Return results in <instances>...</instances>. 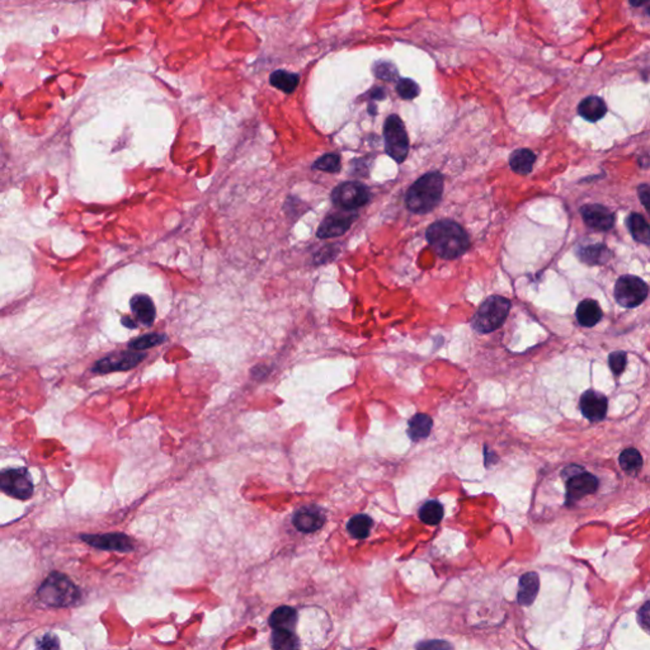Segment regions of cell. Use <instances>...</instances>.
<instances>
[{
	"mask_svg": "<svg viewBox=\"0 0 650 650\" xmlns=\"http://www.w3.org/2000/svg\"><path fill=\"white\" fill-rule=\"evenodd\" d=\"M582 217L589 228L607 232L615 224V217L610 210L601 205H586L581 209Z\"/></svg>",
	"mask_w": 650,
	"mask_h": 650,
	"instance_id": "4fadbf2b",
	"label": "cell"
},
{
	"mask_svg": "<svg viewBox=\"0 0 650 650\" xmlns=\"http://www.w3.org/2000/svg\"><path fill=\"white\" fill-rule=\"evenodd\" d=\"M607 107L602 98L592 95L587 97L579 103L578 113L589 122H596L606 115Z\"/></svg>",
	"mask_w": 650,
	"mask_h": 650,
	"instance_id": "ac0fdd59",
	"label": "cell"
},
{
	"mask_svg": "<svg viewBox=\"0 0 650 650\" xmlns=\"http://www.w3.org/2000/svg\"><path fill=\"white\" fill-rule=\"evenodd\" d=\"M579 257L584 263L596 266V264L606 263L611 257V252L604 244L598 243V244H592V245L582 248Z\"/></svg>",
	"mask_w": 650,
	"mask_h": 650,
	"instance_id": "603a6c76",
	"label": "cell"
},
{
	"mask_svg": "<svg viewBox=\"0 0 650 650\" xmlns=\"http://www.w3.org/2000/svg\"><path fill=\"white\" fill-rule=\"evenodd\" d=\"M39 600L51 607H69L79 601L80 592L77 586L62 573L50 574L39 588Z\"/></svg>",
	"mask_w": 650,
	"mask_h": 650,
	"instance_id": "277c9868",
	"label": "cell"
},
{
	"mask_svg": "<svg viewBox=\"0 0 650 650\" xmlns=\"http://www.w3.org/2000/svg\"><path fill=\"white\" fill-rule=\"evenodd\" d=\"M356 216V214L351 215V214H344V212H335L332 215H328L322 221V224L319 225L317 232V238L328 239V238L341 236L344 232H349V229Z\"/></svg>",
	"mask_w": 650,
	"mask_h": 650,
	"instance_id": "7c38bea8",
	"label": "cell"
},
{
	"mask_svg": "<svg viewBox=\"0 0 650 650\" xmlns=\"http://www.w3.org/2000/svg\"><path fill=\"white\" fill-rule=\"evenodd\" d=\"M272 86L285 93H292L299 86L300 77L297 74L288 73L286 70H276L270 77Z\"/></svg>",
	"mask_w": 650,
	"mask_h": 650,
	"instance_id": "cb8c5ba5",
	"label": "cell"
},
{
	"mask_svg": "<svg viewBox=\"0 0 650 650\" xmlns=\"http://www.w3.org/2000/svg\"><path fill=\"white\" fill-rule=\"evenodd\" d=\"M313 169L326 173H337L341 171V158L337 154L323 155L313 164Z\"/></svg>",
	"mask_w": 650,
	"mask_h": 650,
	"instance_id": "4dcf8cb0",
	"label": "cell"
},
{
	"mask_svg": "<svg viewBox=\"0 0 650 650\" xmlns=\"http://www.w3.org/2000/svg\"><path fill=\"white\" fill-rule=\"evenodd\" d=\"M145 353L130 349L111 353L104 358L97 361L92 369L94 373H109V372L127 371L136 367L145 358Z\"/></svg>",
	"mask_w": 650,
	"mask_h": 650,
	"instance_id": "9c48e42d",
	"label": "cell"
},
{
	"mask_svg": "<svg viewBox=\"0 0 650 650\" xmlns=\"http://www.w3.org/2000/svg\"><path fill=\"white\" fill-rule=\"evenodd\" d=\"M432 426H434V420L429 416L416 414L409 420L408 436L411 437V441L418 442L420 440H425L431 434Z\"/></svg>",
	"mask_w": 650,
	"mask_h": 650,
	"instance_id": "44dd1931",
	"label": "cell"
},
{
	"mask_svg": "<svg viewBox=\"0 0 650 650\" xmlns=\"http://www.w3.org/2000/svg\"><path fill=\"white\" fill-rule=\"evenodd\" d=\"M648 13H649V16H650V7L649 8H648Z\"/></svg>",
	"mask_w": 650,
	"mask_h": 650,
	"instance_id": "ab89813d",
	"label": "cell"
},
{
	"mask_svg": "<svg viewBox=\"0 0 650 650\" xmlns=\"http://www.w3.org/2000/svg\"><path fill=\"white\" fill-rule=\"evenodd\" d=\"M419 519L429 526H436L443 519V507L437 501H428L419 510Z\"/></svg>",
	"mask_w": 650,
	"mask_h": 650,
	"instance_id": "4316f807",
	"label": "cell"
},
{
	"mask_svg": "<svg viewBox=\"0 0 650 650\" xmlns=\"http://www.w3.org/2000/svg\"><path fill=\"white\" fill-rule=\"evenodd\" d=\"M426 238L443 259H456L470 248V239L463 226L452 220H438L427 229Z\"/></svg>",
	"mask_w": 650,
	"mask_h": 650,
	"instance_id": "6da1fadb",
	"label": "cell"
},
{
	"mask_svg": "<svg viewBox=\"0 0 650 650\" xmlns=\"http://www.w3.org/2000/svg\"><path fill=\"white\" fill-rule=\"evenodd\" d=\"M511 310V301L503 296L493 295L472 315V326L480 334L492 333L503 325Z\"/></svg>",
	"mask_w": 650,
	"mask_h": 650,
	"instance_id": "3957f363",
	"label": "cell"
},
{
	"mask_svg": "<svg viewBox=\"0 0 650 650\" xmlns=\"http://www.w3.org/2000/svg\"><path fill=\"white\" fill-rule=\"evenodd\" d=\"M132 314L140 324L144 326H150L154 323L155 306L153 300L147 295H135L131 299Z\"/></svg>",
	"mask_w": 650,
	"mask_h": 650,
	"instance_id": "2e32d148",
	"label": "cell"
},
{
	"mask_svg": "<svg viewBox=\"0 0 650 650\" xmlns=\"http://www.w3.org/2000/svg\"><path fill=\"white\" fill-rule=\"evenodd\" d=\"M297 622V612L288 606H282L272 612L270 616V626L272 629L294 630Z\"/></svg>",
	"mask_w": 650,
	"mask_h": 650,
	"instance_id": "7402d4cb",
	"label": "cell"
},
{
	"mask_svg": "<svg viewBox=\"0 0 650 650\" xmlns=\"http://www.w3.org/2000/svg\"><path fill=\"white\" fill-rule=\"evenodd\" d=\"M629 1H630V4H631L633 7H640V6L645 4V3L649 1V0H629Z\"/></svg>",
	"mask_w": 650,
	"mask_h": 650,
	"instance_id": "f35d334b",
	"label": "cell"
},
{
	"mask_svg": "<svg viewBox=\"0 0 650 650\" xmlns=\"http://www.w3.org/2000/svg\"><path fill=\"white\" fill-rule=\"evenodd\" d=\"M539 588H540V578L537 574L534 572L523 574L519 579V595H517L519 604L522 606H530L532 604L539 593Z\"/></svg>",
	"mask_w": 650,
	"mask_h": 650,
	"instance_id": "e0dca14e",
	"label": "cell"
},
{
	"mask_svg": "<svg viewBox=\"0 0 650 650\" xmlns=\"http://www.w3.org/2000/svg\"><path fill=\"white\" fill-rule=\"evenodd\" d=\"M638 194H639V198H640V201H642V205H644V207L647 209V211L649 212L650 215V186H648V185L639 186Z\"/></svg>",
	"mask_w": 650,
	"mask_h": 650,
	"instance_id": "8d00e7d4",
	"label": "cell"
},
{
	"mask_svg": "<svg viewBox=\"0 0 650 650\" xmlns=\"http://www.w3.org/2000/svg\"><path fill=\"white\" fill-rule=\"evenodd\" d=\"M443 177L438 171H431L416 180L407 192V207L414 214H427L441 202Z\"/></svg>",
	"mask_w": 650,
	"mask_h": 650,
	"instance_id": "7a4b0ae2",
	"label": "cell"
},
{
	"mask_svg": "<svg viewBox=\"0 0 650 650\" xmlns=\"http://www.w3.org/2000/svg\"><path fill=\"white\" fill-rule=\"evenodd\" d=\"M272 647L275 649H296L299 648V640L294 634V630L273 629Z\"/></svg>",
	"mask_w": 650,
	"mask_h": 650,
	"instance_id": "83f0119b",
	"label": "cell"
},
{
	"mask_svg": "<svg viewBox=\"0 0 650 650\" xmlns=\"http://www.w3.org/2000/svg\"><path fill=\"white\" fill-rule=\"evenodd\" d=\"M607 405L606 396L593 390H588L582 395L579 402L583 416L591 422L602 420L607 413Z\"/></svg>",
	"mask_w": 650,
	"mask_h": 650,
	"instance_id": "5bb4252c",
	"label": "cell"
},
{
	"mask_svg": "<svg viewBox=\"0 0 650 650\" xmlns=\"http://www.w3.org/2000/svg\"><path fill=\"white\" fill-rule=\"evenodd\" d=\"M373 73L379 79H384L387 82H393L395 77H398V71L390 62H378L373 66Z\"/></svg>",
	"mask_w": 650,
	"mask_h": 650,
	"instance_id": "d6a6232c",
	"label": "cell"
},
{
	"mask_svg": "<svg viewBox=\"0 0 650 650\" xmlns=\"http://www.w3.org/2000/svg\"><path fill=\"white\" fill-rule=\"evenodd\" d=\"M619 463L625 472H636L642 469V457L638 449H627L621 452Z\"/></svg>",
	"mask_w": 650,
	"mask_h": 650,
	"instance_id": "f1b7e54d",
	"label": "cell"
},
{
	"mask_svg": "<svg viewBox=\"0 0 650 650\" xmlns=\"http://www.w3.org/2000/svg\"><path fill=\"white\" fill-rule=\"evenodd\" d=\"M535 162H536V155L528 149L514 150L510 156V165H511L512 171L521 176H526L528 173H531Z\"/></svg>",
	"mask_w": 650,
	"mask_h": 650,
	"instance_id": "ffe728a7",
	"label": "cell"
},
{
	"mask_svg": "<svg viewBox=\"0 0 650 650\" xmlns=\"http://www.w3.org/2000/svg\"><path fill=\"white\" fill-rule=\"evenodd\" d=\"M294 526L304 534L315 532L324 525L323 512L313 507H304L294 514Z\"/></svg>",
	"mask_w": 650,
	"mask_h": 650,
	"instance_id": "9a60e30c",
	"label": "cell"
},
{
	"mask_svg": "<svg viewBox=\"0 0 650 650\" xmlns=\"http://www.w3.org/2000/svg\"><path fill=\"white\" fill-rule=\"evenodd\" d=\"M649 288L642 279L636 276H622L615 286V297L624 308H635L648 296Z\"/></svg>",
	"mask_w": 650,
	"mask_h": 650,
	"instance_id": "52a82bcc",
	"label": "cell"
},
{
	"mask_svg": "<svg viewBox=\"0 0 650 650\" xmlns=\"http://www.w3.org/2000/svg\"><path fill=\"white\" fill-rule=\"evenodd\" d=\"M639 624L650 634V601L639 610Z\"/></svg>",
	"mask_w": 650,
	"mask_h": 650,
	"instance_id": "e575fe53",
	"label": "cell"
},
{
	"mask_svg": "<svg viewBox=\"0 0 650 650\" xmlns=\"http://www.w3.org/2000/svg\"><path fill=\"white\" fill-rule=\"evenodd\" d=\"M598 488V480L595 475L583 472L579 467L575 474L566 480V505L578 502L583 496L593 494Z\"/></svg>",
	"mask_w": 650,
	"mask_h": 650,
	"instance_id": "30bf717a",
	"label": "cell"
},
{
	"mask_svg": "<svg viewBox=\"0 0 650 650\" xmlns=\"http://www.w3.org/2000/svg\"><path fill=\"white\" fill-rule=\"evenodd\" d=\"M629 230L633 238L642 244H650V226L647 220L639 214H631L627 219Z\"/></svg>",
	"mask_w": 650,
	"mask_h": 650,
	"instance_id": "d4e9b609",
	"label": "cell"
},
{
	"mask_svg": "<svg viewBox=\"0 0 650 650\" xmlns=\"http://www.w3.org/2000/svg\"><path fill=\"white\" fill-rule=\"evenodd\" d=\"M80 539L95 549L113 550L118 552H129L133 550V542L127 535L113 534L82 535Z\"/></svg>",
	"mask_w": 650,
	"mask_h": 650,
	"instance_id": "8fae6325",
	"label": "cell"
},
{
	"mask_svg": "<svg viewBox=\"0 0 650 650\" xmlns=\"http://www.w3.org/2000/svg\"><path fill=\"white\" fill-rule=\"evenodd\" d=\"M396 92L402 97V100L411 101V100H414V98L418 97L420 89H419L418 84L414 80L404 77V79H400L398 82Z\"/></svg>",
	"mask_w": 650,
	"mask_h": 650,
	"instance_id": "1f68e13d",
	"label": "cell"
},
{
	"mask_svg": "<svg viewBox=\"0 0 650 650\" xmlns=\"http://www.w3.org/2000/svg\"><path fill=\"white\" fill-rule=\"evenodd\" d=\"M372 525L373 522L367 514H356L349 519L347 530L352 537L362 540L371 532Z\"/></svg>",
	"mask_w": 650,
	"mask_h": 650,
	"instance_id": "484cf974",
	"label": "cell"
},
{
	"mask_svg": "<svg viewBox=\"0 0 650 650\" xmlns=\"http://www.w3.org/2000/svg\"><path fill=\"white\" fill-rule=\"evenodd\" d=\"M384 139L387 155L395 162H404L409 151V138L400 117L396 115L387 117L384 124Z\"/></svg>",
	"mask_w": 650,
	"mask_h": 650,
	"instance_id": "5b68a950",
	"label": "cell"
},
{
	"mask_svg": "<svg viewBox=\"0 0 650 650\" xmlns=\"http://www.w3.org/2000/svg\"><path fill=\"white\" fill-rule=\"evenodd\" d=\"M577 319L583 326H595L602 319V310L595 300L586 299L577 308Z\"/></svg>",
	"mask_w": 650,
	"mask_h": 650,
	"instance_id": "d6986e66",
	"label": "cell"
},
{
	"mask_svg": "<svg viewBox=\"0 0 650 650\" xmlns=\"http://www.w3.org/2000/svg\"><path fill=\"white\" fill-rule=\"evenodd\" d=\"M371 198L369 188L360 182H344L332 192V201L344 211H355L367 205Z\"/></svg>",
	"mask_w": 650,
	"mask_h": 650,
	"instance_id": "8992f818",
	"label": "cell"
},
{
	"mask_svg": "<svg viewBox=\"0 0 650 650\" xmlns=\"http://www.w3.org/2000/svg\"><path fill=\"white\" fill-rule=\"evenodd\" d=\"M165 341H167L165 334L150 333L133 340V341L130 342L129 346H130V349H135V351H144V349L156 347V346L162 344Z\"/></svg>",
	"mask_w": 650,
	"mask_h": 650,
	"instance_id": "f546056e",
	"label": "cell"
},
{
	"mask_svg": "<svg viewBox=\"0 0 650 650\" xmlns=\"http://www.w3.org/2000/svg\"><path fill=\"white\" fill-rule=\"evenodd\" d=\"M370 95L372 98L382 100L385 97V93H384V89H381V88H373L372 91H370Z\"/></svg>",
	"mask_w": 650,
	"mask_h": 650,
	"instance_id": "74e56055",
	"label": "cell"
},
{
	"mask_svg": "<svg viewBox=\"0 0 650 650\" xmlns=\"http://www.w3.org/2000/svg\"><path fill=\"white\" fill-rule=\"evenodd\" d=\"M0 488L4 493L17 499H28L33 494L31 475L24 467L3 470L0 475Z\"/></svg>",
	"mask_w": 650,
	"mask_h": 650,
	"instance_id": "ba28073f",
	"label": "cell"
},
{
	"mask_svg": "<svg viewBox=\"0 0 650 650\" xmlns=\"http://www.w3.org/2000/svg\"><path fill=\"white\" fill-rule=\"evenodd\" d=\"M37 647L41 649H57L60 645L54 634H46L39 640Z\"/></svg>",
	"mask_w": 650,
	"mask_h": 650,
	"instance_id": "d590c367",
	"label": "cell"
},
{
	"mask_svg": "<svg viewBox=\"0 0 650 650\" xmlns=\"http://www.w3.org/2000/svg\"><path fill=\"white\" fill-rule=\"evenodd\" d=\"M609 364L615 375H620L625 370L626 366V353L625 352H613L609 357Z\"/></svg>",
	"mask_w": 650,
	"mask_h": 650,
	"instance_id": "836d02e7",
	"label": "cell"
}]
</instances>
